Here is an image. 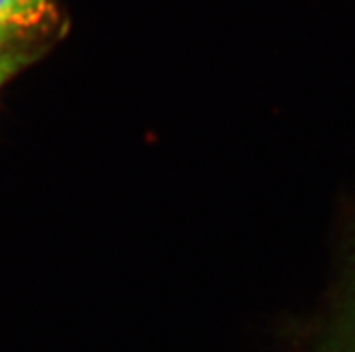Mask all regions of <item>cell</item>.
<instances>
[{"label":"cell","instance_id":"obj_1","mask_svg":"<svg viewBox=\"0 0 355 352\" xmlns=\"http://www.w3.org/2000/svg\"><path fill=\"white\" fill-rule=\"evenodd\" d=\"M58 20L54 0H0V50L35 45Z\"/></svg>","mask_w":355,"mask_h":352},{"label":"cell","instance_id":"obj_2","mask_svg":"<svg viewBox=\"0 0 355 352\" xmlns=\"http://www.w3.org/2000/svg\"><path fill=\"white\" fill-rule=\"evenodd\" d=\"M311 352H355V245L345 288Z\"/></svg>","mask_w":355,"mask_h":352},{"label":"cell","instance_id":"obj_3","mask_svg":"<svg viewBox=\"0 0 355 352\" xmlns=\"http://www.w3.org/2000/svg\"><path fill=\"white\" fill-rule=\"evenodd\" d=\"M38 45H27V47H17V49L0 50V90L18 72L27 67L29 63L38 58Z\"/></svg>","mask_w":355,"mask_h":352}]
</instances>
